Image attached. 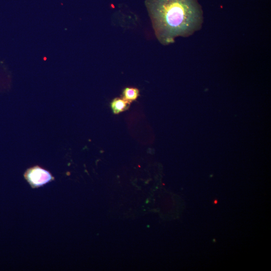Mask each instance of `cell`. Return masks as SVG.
<instances>
[{
	"label": "cell",
	"mask_w": 271,
	"mask_h": 271,
	"mask_svg": "<svg viewBox=\"0 0 271 271\" xmlns=\"http://www.w3.org/2000/svg\"><path fill=\"white\" fill-rule=\"evenodd\" d=\"M147 7L155 34L167 45L175 38L186 37L200 30L203 14L197 0H148Z\"/></svg>",
	"instance_id": "obj_1"
},
{
	"label": "cell",
	"mask_w": 271,
	"mask_h": 271,
	"mask_svg": "<svg viewBox=\"0 0 271 271\" xmlns=\"http://www.w3.org/2000/svg\"><path fill=\"white\" fill-rule=\"evenodd\" d=\"M25 176L30 184L35 187L43 185L52 179L50 173L39 167L29 169Z\"/></svg>",
	"instance_id": "obj_2"
},
{
	"label": "cell",
	"mask_w": 271,
	"mask_h": 271,
	"mask_svg": "<svg viewBox=\"0 0 271 271\" xmlns=\"http://www.w3.org/2000/svg\"><path fill=\"white\" fill-rule=\"evenodd\" d=\"M130 103L123 98H115L111 102L110 106L114 114L124 111L129 107Z\"/></svg>",
	"instance_id": "obj_3"
},
{
	"label": "cell",
	"mask_w": 271,
	"mask_h": 271,
	"mask_svg": "<svg viewBox=\"0 0 271 271\" xmlns=\"http://www.w3.org/2000/svg\"><path fill=\"white\" fill-rule=\"evenodd\" d=\"M122 94V98L130 103L138 98L140 91L137 88L127 87L123 90Z\"/></svg>",
	"instance_id": "obj_4"
}]
</instances>
